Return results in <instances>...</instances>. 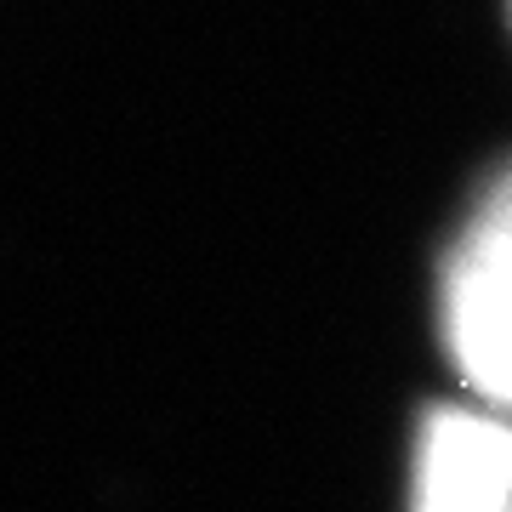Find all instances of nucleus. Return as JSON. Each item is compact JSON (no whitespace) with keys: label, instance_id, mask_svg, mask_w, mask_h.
I'll use <instances>...</instances> for the list:
<instances>
[{"label":"nucleus","instance_id":"f257e3e1","mask_svg":"<svg viewBox=\"0 0 512 512\" xmlns=\"http://www.w3.org/2000/svg\"><path fill=\"white\" fill-rule=\"evenodd\" d=\"M444 342L467 387L512 410V165L490 177L444 256Z\"/></svg>","mask_w":512,"mask_h":512},{"label":"nucleus","instance_id":"f03ea898","mask_svg":"<svg viewBox=\"0 0 512 512\" xmlns=\"http://www.w3.org/2000/svg\"><path fill=\"white\" fill-rule=\"evenodd\" d=\"M410 512H512V427L473 410H433L416 439Z\"/></svg>","mask_w":512,"mask_h":512}]
</instances>
